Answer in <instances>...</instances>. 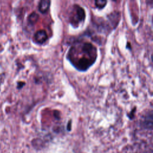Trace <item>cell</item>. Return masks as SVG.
I'll return each mask as SVG.
<instances>
[{
  "instance_id": "2",
  "label": "cell",
  "mask_w": 153,
  "mask_h": 153,
  "mask_svg": "<svg viewBox=\"0 0 153 153\" xmlns=\"http://www.w3.org/2000/svg\"><path fill=\"white\" fill-rule=\"evenodd\" d=\"M85 17V14L84 10L78 5L75 4L70 16V22L71 25L74 27L78 26L79 23L84 20Z\"/></svg>"
},
{
  "instance_id": "6",
  "label": "cell",
  "mask_w": 153,
  "mask_h": 153,
  "mask_svg": "<svg viewBox=\"0 0 153 153\" xmlns=\"http://www.w3.org/2000/svg\"><path fill=\"white\" fill-rule=\"evenodd\" d=\"M106 3H107L106 1H102V0L96 1H95V5L97 8L101 9V8H103L106 5Z\"/></svg>"
},
{
  "instance_id": "4",
  "label": "cell",
  "mask_w": 153,
  "mask_h": 153,
  "mask_svg": "<svg viewBox=\"0 0 153 153\" xmlns=\"http://www.w3.org/2000/svg\"><path fill=\"white\" fill-rule=\"evenodd\" d=\"M51 1L48 0H42L39 1L38 4V9L39 11L42 13H46L50 6Z\"/></svg>"
},
{
  "instance_id": "5",
  "label": "cell",
  "mask_w": 153,
  "mask_h": 153,
  "mask_svg": "<svg viewBox=\"0 0 153 153\" xmlns=\"http://www.w3.org/2000/svg\"><path fill=\"white\" fill-rule=\"evenodd\" d=\"M38 18H39L38 14L36 12H32L27 17V21L30 24L34 25L38 21Z\"/></svg>"
},
{
  "instance_id": "1",
  "label": "cell",
  "mask_w": 153,
  "mask_h": 153,
  "mask_svg": "<svg viewBox=\"0 0 153 153\" xmlns=\"http://www.w3.org/2000/svg\"><path fill=\"white\" fill-rule=\"evenodd\" d=\"M68 59L74 66L79 71H85L95 62L97 50L90 42H84L71 48Z\"/></svg>"
},
{
  "instance_id": "3",
  "label": "cell",
  "mask_w": 153,
  "mask_h": 153,
  "mask_svg": "<svg viewBox=\"0 0 153 153\" xmlns=\"http://www.w3.org/2000/svg\"><path fill=\"white\" fill-rule=\"evenodd\" d=\"M48 39L47 32L45 30L41 29L36 31L33 36L34 41L38 44H43Z\"/></svg>"
},
{
  "instance_id": "7",
  "label": "cell",
  "mask_w": 153,
  "mask_h": 153,
  "mask_svg": "<svg viewBox=\"0 0 153 153\" xmlns=\"http://www.w3.org/2000/svg\"><path fill=\"white\" fill-rule=\"evenodd\" d=\"M25 84V83L24 82H19L17 83V88H21L23 87V85Z\"/></svg>"
}]
</instances>
